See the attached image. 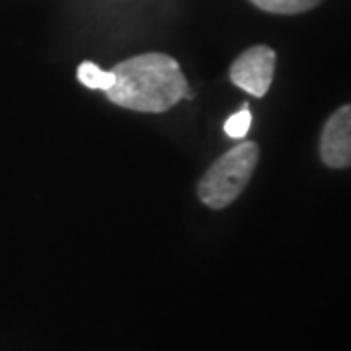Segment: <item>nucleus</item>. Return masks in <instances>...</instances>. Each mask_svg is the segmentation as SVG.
<instances>
[{
	"label": "nucleus",
	"mask_w": 351,
	"mask_h": 351,
	"mask_svg": "<svg viewBox=\"0 0 351 351\" xmlns=\"http://www.w3.org/2000/svg\"><path fill=\"white\" fill-rule=\"evenodd\" d=\"M320 156L330 168L351 166V104L330 115L320 137Z\"/></svg>",
	"instance_id": "obj_4"
},
{
	"label": "nucleus",
	"mask_w": 351,
	"mask_h": 351,
	"mask_svg": "<svg viewBox=\"0 0 351 351\" xmlns=\"http://www.w3.org/2000/svg\"><path fill=\"white\" fill-rule=\"evenodd\" d=\"M254 6L269 14H301L316 8L322 0H250Z\"/></svg>",
	"instance_id": "obj_5"
},
{
	"label": "nucleus",
	"mask_w": 351,
	"mask_h": 351,
	"mask_svg": "<svg viewBox=\"0 0 351 351\" xmlns=\"http://www.w3.org/2000/svg\"><path fill=\"white\" fill-rule=\"evenodd\" d=\"M276 73V51L267 45L246 49L230 66V80L254 98H262L271 86Z\"/></svg>",
	"instance_id": "obj_3"
},
{
	"label": "nucleus",
	"mask_w": 351,
	"mask_h": 351,
	"mask_svg": "<svg viewBox=\"0 0 351 351\" xmlns=\"http://www.w3.org/2000/svg\"><path fill=\"white\" fill-rule=\"evenodd\" d=\"M115 82L106 98L127 110L162 113L180 100H191L188 80L176 59L164 53H145L113 66Z\"/></svg>",
	"instance_id": "obj_1"
},
{
	"label": "nucleus",
	"mask_w": 351,
	"mask_h": 351,
	"mask_svg": "<svg viewBox=\"0 0 351 351\" xmlns=\"http://www.w3.org/2000/svg\"><path fill=\"white\" fill-rule=\"evenodd\" d=\"M78 80L84 84L86 88H92V90H110L115 82V75L113 71H101L98 64L90 63V61H84V63L78 64Z\"/></svg>",
	"instance_id": "obj_6"
},
{
	"label": "nucleus",
	"mask_w": 351,
	"mask_h": 351,
	"mask_svg": "<svg viewBox=\"0 0 351 351\" xmlns=\"http://www.w3.org/2000/svg\"><path fill=\"white\" fill-rule=\"evenodd\" d=\"M260 149L256 143H242L223 154L201 178L197 193L211 209H225L248 186L258 166Z\"/></svg>",
	"instance_id": "obj_2"
},
{
	"label": "nucleus",
	"mask_w": 351,
	"mask_h": 351,
	"mask_svg": "<svg viewBox=\"0 0 351 351\" xmlns=\"http://www.w3.org/2000/svg\"><path fill=\"white\" fill-rule=\"evenodd\" d=\"M252 123V113L248 106H244L240 112L232 113L225 123V133L230 138H244Z\"/></svg>",
	"instance_id": "obj_7"
}]
</instances>
